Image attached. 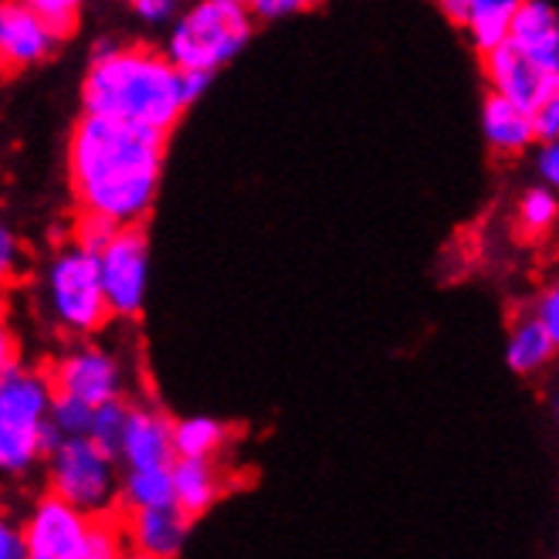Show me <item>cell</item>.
Listing matches in <instances>:
<instances>
[{
    "instance_id": "17",
    "label": "cell",
    "mask_w": 559,
    "mask_h": 559,
    "mask_svg": "<svg viewBox=\"0 0 559 559\" xmlns=\"http://www.w3.org/2000/svg\"><path fill=\"white\" fill-rule=\"evenodd\" d=\"M556 346H559V340L549 336L530 312H522L512 322V329H509L506 364L519 377H536V373H543L552 364V359H556Z\"/></svg>"
},
{
    "instance_id": "27",
    "label": "cell",
    "mask_w": 559,
    "mask_h": 559,
    "mask_svg": "<svg viewBox=\"0 0 559 559\" xmlns=\"http://www.w3.org/2000/svg\"><path fill=\"white\" fill-rule=\"evenodd\" d=\"M322 0H248V11L254 21H282L292 14H306L312 8H319Z\"/></svg>"
},
{
    "instance_id": "33",
    "label": "cell",
    "mask_w": 559,
    "mask_h": 559,
    "mask_svg": "<svg viewBox=\"0 0 559 559\" xmlns=\"http://www.w3.org/2000/svg\"><path fill=\"white\" fill-rule=\"evenodd\" d=\"M0 559H24V536L21 522L0 512Z\"/></svg>"
},
{
    "instance_id": "37",
    "label": "cell",
    "mask_w": 559,
    "mask_h": 559,
    "mask_svg": "<svg viewBox=\"0 0 559 559\" xmlns=\"http://www.w3.org/2000/svg\"><path fill=\"white\" fill-rule=\"evenodd\" d=\"M122 4H129V0H122Z\"/></svg>"
},
{
    "instance_id": "34",
    "label": "cell",
    "mask_w": 559,
    "mask_h": 559,
    "mask_svg": "<svg viewBox=\"0 0 559 559\" xmlns=\"http://www.w3.org/2000/svg\"><path fill=\"white\" fill-rule=\"evenodd\" d=\"M183 75V98H187V106H193L197 98H201L204 92H207V85H211V79L214 75H207V72H180Z\"/></svg>"
},
{
    "instance_id": "24",
    "label": "cell",
    "mask_w": 559,
    "mask_h": 559,
    "mask_svg": "<svg viewBox=\"0 0 559 559\" xmlns=\"http://www.w3.org/2000/svg\"><path fill=\"white\" fill-rule=\"evenodd\" d=\"M88 420H92V407L72 401V397H51L48 407V427L55 438H85L88 431Z\"/></svg>"
},
{
    "instance_id": "26",
    "label": "cell",
    "mask_w": 559,
    "mask_h": 559,
    "mask_svg": "<svg viewBox=\"0 0 559 559\" xmlns=\"http://www.w3.org/2000/svg\"><path fill=\"white\" fill-rule=\"evenodd\" d=\"M116 231H119V227L112 221H106V217H98V214H79L75 224H72V241L95 254Z\"/></svg>"
},
{
    "instance_id": "8",
    "label": "cell",
    "mask_w": 559,
    "mask_h": 559,
    "mask_svg": "<svg viewBox=\"0 0 559 559\" xmlns=\"http://www.w3.org/2000/svg\"><path fill=\"white\" fill-rule=\"evenodd\" d=\"M48 380L58 397H72L85 407L122 401L129 390V373H126L122 356L109 346H98L88 340H75L64 349L48 367Z\"/></svg>"
},
{
    "instance_id": "1",
    "label": "cell",
    "mask_w": 559,
    "mask_h": 559,
    "mask_svg": "<svg viewBox=\"0 0 559 559\" xmlns=\"http://www.w3.org/2000/svg\"><path fill=\"white\" fill-rule=\"evenodd\" d=\"M167 136L82 112L64 143V177L79 214H98L116 227L143 224L159 197Z\"/></svg>"
},
{
    "instance_id": "10",
    "label": "cell",
    "mask_w": 559,
    "mask_h": 559,
    "mask_svg": "<svg viewBox=\"0 0 559 559\" xmlns=\"http://www.w3.org/2000/svg\"><path fill=\"white\" fill-rule=\"evenodd\" d=\"M58 48L51 27L24 0H0V79L45 64Z\"/></svg>"
},
{
    "instance_id": "23",
    "label": "cell",
    "mask_w": 559,
    "mask_h": 559,
    "mask_svg": "<svg viewBox=\"0 0 559 559\" xmlns=\"http://www.w3.org/2000/svg\"><path fill=\"white\" fill-rule=\"evenodd\" d=\"M24 4L35 11L51 27V35L61 41V38H72L79 31V21L85 14L88 0H24Z\"/></svg>"
},
{
    "instance_id": "6",
    "label": "cell",
    "mask_w": 559,
    "mask_h": 559,
    "mask_svg": "<svg viewBox=\"0 0 559 559\" xmlns=\"http://www.w3.org/2000/svg\"><path fill=\"white\" fill-rule=\"evenodd\" d=\"M48 491L85 515L119 512V462L88 438H55L45 451Z\"/></svg>"
},
{
    "instance_id": "21",
    "label": "cell",
    "mask_w": 559,
    "mask_h": 559,
    "mask_svg": "<svg viewBox=\"0 0 559 559\" xmlns=\"http://www.w3.org/2000/svg\"><path fill=\"white\" fill-rule=\"evenodd\" d=\"M559 217V201H556V190L546 183H536L522 193V201L515 207V227L525 241H543Z\"/></svg>"
},
{
    "instance_id": "28",
    "label": "cell",
    "mask_w": 559,
    "mask_h": 559,
    "mask_svg": "<svg viewBox=\"0 0 559 559\" xmlns=\"http://www.w3.org/2000/svg\"><path fill=\"white\" fill-rule=\"evenodd\" d=\"M17 356H21V343L11 329V292L8 285H0V370L14 367Z\"/></svg>"
},
{
    "instance_id": "16",
    "label": "cell",
    "mask_w": 559,
    "mask_h": 559,
    "mask_svg": "<svg viewBox=\"0 0 559 559\" xmlns=\"http://www.w3.org/2000/svg\"><path fill=\"white\" fill-rule=\"evenodd\" d=\"M481 136L496 156L515 159L522 153H530L536 143L533 116H530V109H522V106L509 103V98L488 92L481 103Z\"/></svg>"
},
{
    "instance_id": "19",
    "label": "cell",
    "mask_w": 559,
    "mask_h": 559,
    "mask_svg": "<svg viewBox=\"0 0 559 559\" xmlns=\"http://www.w3.org/2000/svg\"><path fill=\"white\" fill-rule=\"evenodd\" d=\"M174 506L170 468H122L119 475V509H159Z\"/></svg>"
},
{
    "instance_id": "30",
    "label": "cell",
    "mask_w": 559,
    "mask_h": 559,
    "mask_svg": "<svg viewBox=\"0 0 559 559\" xmlns=\"http://www.w3.org/2000/svg\"><path fill=\"white\" fill-rule=\"evenodd\" d=\"M187 4V0H129V8L136 11V17L143 21V24H170L177 14H180V8Z\"/></svg>"
},
{
    "instance_id": "22",
    "label": "cell",
    "mask_w": 559,
    "mask_h": 559,
    "mask_svg": "<svg viewBox=\"0 0 559 559\" xmlns=\"http://www.w3.org/2000/svg\"><path fill=\"white\" fill-rule=\"evenodd\" d=\"M126 414H129V401H109V404H98L92 407V420H88V431L85 438L92 444H98L106 454L116 457L119 451V441H122V431H126Z\"/></svg>"
},
{
    "instance_id": "31",
    "label": "cell",
    "mask_w": 559,
    "mask_h": 559,
    "mask_svg": "<svg viewBox=\"0 0 559 559\" xmlns=\"http://www.w3.org/2000/svg\"><path fill=\"white\" fill-rule=\"evenodd\" d=\"M530 116H533L536 143H543V140H559V95H549L546 103H539Z\"/></svg>"
},
{
    "instance_id": "35",
    "label": "cell",
    "mask_w": 559,
    "mask_h": 559,
    "mask_svg": "<svg viewBox=\"0 0 559 559\" xmlns=\"http://www.w3.org/2000/svg\"><path fill=\"white\" fill-rule=\"evenodd\" d=\"M438 8L457 27V24H462V17H465V11H468V0H438Z\"/></svg>"
},
{
    "instance_id": "20",
    "label": "cell",
    "mask_w": 559,
    "mask_h": 559,
    "mask_svg": "<svg viewBox=\"0 0 559 559\" xmlns=\"http://www.w3.org/2000/svg\"><path fill=\"white\" fill-rule=\"evenodd\" d=\"M231 444V427L217 417H183L174 420L177 457H221Z\"/></svg>"
},
{
    "instance_id": "13",
    "label": "cell",
    "mask_w": 559,
    "mask_h": 559,
    "mask_svg": "<svg viewBox=\"0 0 559 559\" xmlns=\"http://www.w3.org/2000/svg\"><path fill=\"white\" fill-rule=\"evenodd\" d=\"M190 519L177 506L159 509H129L122 515L126 556L140 559H174L183 552L190 539Z\"/></svg>"
},
{
    "instance_id": "7",
    "label": "cell",
    "mask_w": 559,
    "mask_h": 559,
    "mask_svg": "<svg viewBox=\"0 0 559 559\" xmlns=\"http://www.w3.org/2000/svg\"><path fill=\"white\" fill-rule=\"evenodd\" d=\"M98 282L112 319L133 322L143 316L146 292H150V241L143 224L119 227V231L95 251Z\"/></svg>"
},
{
    "instance_id": "25",
    "label": "cell",
    "mask_w": 559,
    "mask_h": 559,
    "mask_svg": "<svg viewBox=\"0 0 559 559\" xmlns=\"http://www.w3.org/2000/svg\"><path fill=\"white\" fill-rule=\"evenodd\" d=\"M27 275V248L14 227L0 217V285H14Z\"/></svg>"
},
{
    "instance_id": "4",
    "label": "cell",
    "mask_w": 559,
    "mask_h": 559,
    "mask_svg": "<svg viewBox=\"0 0 559 559\" xmlns=\"http://www.w3.org/2000/svg\"><path fill=\"white\" fill-rule=\"evenodd\" d=\"M38 306L55 333L69 340H92L112 322L98 261L82 245L69 241L51 251L38 278Z\"/></svg>"
},
{
    "instance_id": "5",
    "label": "cell",
    "mask_w": 559,
    "mask_h": 559,
    "mask_svg": "<svg viewBox=\"0 0 559 559\" xmlns=\"http://www.w3.org/2000/svg\"><path fill=\"white\" fill-rule=\"evenodd\" d=\"M254 35V17L245 4H217V0H193L170 21L163 55L180 72H221L231 64Z\"/></svg>"
},
{
    "instance_id": "2",
    "label": "cell",
    "mask_w": 559,
    "mask_h": 559,
    "mask_svg": "<svg viewBox=\"0 0 559 559\" xmlns=\"http://www.w3.org/2000/svg\"><path fill=\"white\" fill-rule=\"evenodd\" d=\"M183 75L150 45H95L82 79V112L170 136L187 112Z\"/></svg>"
},
{
    "instance_id": "32",
    "label": "cell",
    "mask_w": 559,
    "mask_h": 559,
    "mask_svg": "<svg viewBox=\"0 0 559 559\" xmlns=\"http://www.w3.org/2000/svg\"><path fill=\"white\" fill-rule=\"evenodd\" d=\"M533 146H536L533 163H536L539 183L556 190V183H559V140H543V143H533Z\"/></svg>"
},
{
    "instance_id": "9",
    "label": "cell",
    "mask_w": 559,
    "mask_h": 559,
    "mask_svg": "<svg viewBox=\"0 0 559 559\" xmlns=\"http://www.w3.org/2000/svg\"><path fill=\"white\" fill-rule=\"evenodd\" d=\"M88 530L92 515L69 506L64 499L38 496L21 519L24 556L27 559H88Z\"/></svg>"
},
{
    "instance_id": "18",
    "label": "cell",
    "mask_w": 559,
    "mask_h": 559,
    "mask_svg": "<svg viewBox=\"0 0 559 559\" xmlns=\"http://www.w3.org/2000/svg\"><path fill=\"white\" fill-rule=\"evenodd\" d=\"M515 4L519 0H468V11L462 17V27L468 45L485 55L491 48H499L506 38H509V24H512V14H515Z\"/></svg>"
},
{
    "instance_id": "12",
    "label": "cell",
    "mask_w": 559,
    "mask_h": 559,
    "mask_svg": "<svg viewBox=\"0 0 559 559\" xmlns=\"http://www.w3.org/2000/svg\"><path fill=\"white\" fill-rule=\"evenodd\" d=\"M174 457V420L153 404H129L116 462L122 468H170Z\"/></svg>"
},
{
    "instance_id": "29",
    "label": "cell",
    "mask_w": 559,
    "mask_h": 559,
    "mask_svg": "<svg viewBox=\"0 0 559 559\" xmlns=\"http://www.w3.org/2000/svg\"><path fill=\"white\" fill-rule=\"evenodd\" d=\"M530 312L549 336H556L559 340V288L556 285H546V288H539L536 295H533V302H530Z\"/></svg>"
},
{
    "instance_id": "3",
    "label": "cell",
    "mask_w": 559,
    "mask_h": 559,
    "mask_svg": "<svg viewBox=\"0 0 559 559\" xmlns=\"http://www.w3.org/2000/svg\"><path fill=\"white\" fill-rule=\"evenodd\" d=\"M51 397L48 370L24 367L21 359L0 370V478L21 481L41 468L55 441L48 427Z\"/></svg>"
},
{
    "instance_id": "11",
    "label": "cell",
    "mask_w": 559,
    "mask_h": 559,
    "mask_svg": "<svg viewBox=\"0 0 559 559\" xmlns=\"http://www.w3.org/2000/svg\"><path fill=\"white\" fill-rule=\"evenodd\" d=\"M481 72H485L488 92H496V95L509 98V103L530 109V112L539 103H546L549 95H559V75L543 72L539 64H533L509 41H502L499 48L481 55Z\"/></svg>"
},
{
    "instance_id": "15",
    "label": "cell",
    "mask_w": 559,
    "mask_h": 559,
    "mask_svg": "<svg viewBox=\"0 0 559 559\" xmlns=\"http://www.w3.org/2000/svg\"><path fill=\"white\" fill-rule=\"evenodd\" d=\"M170 481H174V506L190 522L207 515L227 491L221 457H174Z\"/></svg>"
},
{
    "instance_id": "36",
    "label": "cell",
    "mask_w": 559,
    "mask_h": 559,
    "mask_svg": "<svg viewBox=\"0 0 559 559\" xmlns=\"http://www.w3.org/2000/svg\"><path fill=\"white\" fill-rule=\"evenodd\" d=\"M217 4H248V0H217Z\"/></svg>"
},
{
    "instance_id": "14",
    "label": "cell",
    "mask_w": 559,
    "mask_h": 559,
    "mask_svg": "<svg viewBox=\"0 0 559 559\" xmlns=\"http://www.w3.org/2000/svg\"><path fill=\"white\" fill-rule=\"evenodd\" d=\"M506 41L543 72L559 75V14L549 0H519Z\"/></svg>"
}]
</instances>
